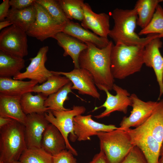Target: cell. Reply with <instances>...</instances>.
<instances>
[{
	"mask_svg": "<svg viewBox=\"0 0 163 163\" xmlns=\"http://www.w3.org/2000/svg\"><path fill=\"white\" fill-rule=\"evenodd\" d=\"M87 47L80 54V68L88 71L92 75L96 86L100 90L112 89L114 78L110 68V55L113 45L112 41L105 47L100 48L94 44L85 43Z\"/></svg>",
	"mask_w": 163,
	"mask_h": 163,
	"instance_id": "cell-1",
	"label": "cell"
},
{
	"mask_svg": "<svg viewBox=\"0 0 163 163\" xmlns=\"http://www.w3.org/2000/svg\"><path fill=\"white\" fill-rule=\"evenodd\" d=\"M114 25L110 30L108 36L115 44L121 43L127 46L145 45L159 34H149L145 38H140L135 32L138 16L135 8L123 9L117 8L112 13Z\"/></svg>",
	"mask_w": 163,
	"mask_h": 163,
	"instance_id": "cell-2",
	"label": "cell"
},
{
	"mask_svg": "<svg viewBox=\"0 0 163 163\" xmlns=\"http://www.w3.org/2000/svg\"><path fill=\"white\" fill-rule=\"evenodd\" d=\"M146 44L127 46L117 43L113 45L110 55V68L114 78L124 79L140 71L144 64Z\"/></svg>",
	"mask_w": 163,
	"mask_h": 163,
	"instance_id": "cell-3",
	"label": "cell"
},
{
	"mask_svg": "<svg viewBox=\"0 0 163 163\" xmlns=\"http://www.w3.org/2000/svg\"><path fill=\"white\" fill-rule=\"evenodd\" d=\"M27 149L23 124L13 120L0 128V163L18 161Z\"/></svg>",
	"mask_w": 163,
	"mask_h": 163,
	"instance_id": "cell-4",
	"label": "cell"
},
{
	"mask_svg": "<svg viewBox=\"0 0 163 163\" xmlns=\"http://www.w3.org/2000/svg\"><path fill=\"white\" fill-rule=\"evenodd\" d=\"M107 163H120L135 146L129 134L119 128L97 135Z\"/></svg>",
	"mask_w": 163,
	"mask_h": 163,
	"instance_id": "cell-5",
	"label": "cell"
},
{
	"mask_svg": "<svg viewBox=\"0 0 163 163\" xmlns=\"http://www.w3.org/2000/svg\"><path fill=\"white\" fill-rule=\"evenodd\" d=\"M86 110L84 106L74 105L72 109L67 110H49L44 114L47 121L56 127L64 137L67 149L75 156L78 155L77 152L70 143L68 136L70 135V140L72 142L77 139L73 132V119L75 117L84 114Z\"/></svg>",
	"mask_w": 163,
	"mask_h": 163,
	"instance_id": "cell-6",
	"label": "cell"
},
{
	"mask_svg": "<svg viewBox=\"0 0 163 163\" xmlns=\"http://www.w3.org/2000/svg\"><path fill=\"white\" fill-rule=\"evenodd\" d=\"M36 11V19L26 32L29 36L36 38L43 41L51 37L58 33L62 32L65 25L55 20L41 5L35 2Z\"/></svg>",
	"mask_w": 163,
	"mask_h": 163,
	"instance_id": "cell-7",
	"label": "cell"
},
{
	"mask_svg": "<svg viewBox=\"0 0 163 163\" xmlns=\"http://www.w3.org/2000/svg\"><path fill=\"white\" fill-rule=\"evenodd\" d=\"M27 34L19 27L12 24L0 33V50L23 58L28 54Z\"/></svg>",
	"mask_w": 163,
	"mask_h": 163,
	"instance_id": "cell-8",
	"label": "cell"
},
{
	"mask_svg": "<svg viewBox=\"0 0 163 163\" xmlns=\"http://www.w3.org/2000/svg\"><path fill=\"white\" fill-rule=\"evenodd\" d=\"M124 130L129 135L133 144L142 151L148 163H158L161 145L151 134L140 127Z\"/></svg>",
	"mask_w": 163,
	"mask_h": 163,
	"instance_id": "cell-9",
	"label": "cell"
},
{
	"mask_svg": "<svg viewBox=\"0 0 163 163\" xmlns=\"http://www.w3.org/2000/svg\"><path fill=\"white\" fill-rule=\"evenodd\" d=\"M132 110L129 116L124 117L120 124L119 128L124 130L131 127H138L143 124L151 115L159 102L144 101L135 94H131Z\"/></svg>",
	"mask_w": 163,
	"mask_h": 163,
	"instance_id": "cell-10",
	"label": "cell"
},
{
	"mask_svg": "<svg viewBox=\"0 0 163 163\" xmlns=\"http://www.w3.org/2000/svg\"><path fill=\"white\" fill-rule=\"evenodd\" d=\"M112 89L116 92V95H112L108 90L104 88L102 89V90L106 94V100L101 105L95 107L92 111L102 107H104L105 110L100 114L94 116L96 119L108 117L112 113L116 111L126 114L128 107L131 106L132 102L130 97L131 94L127 90L115 84L113 86Z\"/></svg>",
	"mask_w": 163,
	"mask_h": 163,
	"instance_id": "cell-11",
	"label": "cell"
},
{
	"mask_svg": "<svg viewBox=\"0 0 163 163\" xmlns=\"http://www.w3.org/2000/svg\"><path fill=\"white\" fill-rule=\"evenodd\" d=\"M54 74L64 76L72 83V90H76L79 94H86L100 99V94L96 88L93 78L87 70L83 68H74L69 72L51 71Z\"/></svg>",
	"mask_w": 163,
	"mask_h": 163,
	"instance_id": "cell-12",
	"label": "cell"
},
{
	"mask_svg": "<svg viewBox=\"0 0 163 163\" xmlns=\"http://www.w3.org/2000/svg\"><path fill=\"white\" fill-rule=\"evenodd\" d=\"M48 50L47 46L40 48L35 57L29 59L30 62L26 71L13 77V79L22 80L28 78L41 84L45 82L53 75L52 71L48 70L45 66Z\"/></svg>",
	"mask_w": 163,
	"mask_h": 163,
	"instance_id": "cell-13",
	"label": "cell"
},
{
	"mask_svg": "<svg viewBox=\"0 0 163 163\" xmlns=\"http://www.w3.org/2000/svg\"><path fill=\"white\" fill-rule=\"evenodd\" d=\"M91 115H80L73 119V132L79 141L91 140V137L101 132H110L118 127L114 125H106L97 122L92 118Z\"/></svg>",
	"mask_w": 163,
	"mask_h": 163,
	"instance_id": "cell-14",
	"label": "cell"
},
{
	"mask_svg": "<svg viewBox=\"0 0 163 163\" xmlns=\"http://www.w3.org/2000/svg\"><path fill=\"white\" fill-rule=\"evenodd\" d=\"M49 123L44 114L33 113L27 115L24 125L27 149L41 148L43 136Z\"/></svg>",
	"mask_w": 163,
	"mask_h": 163,
	"instance_id": "cell-15",
	"label": "cell"
},
{
	"mask_svg": "<svg viewBox=\"0 0 163 163\" xmlns=\"http://www.w3.org/2000/svg\"><path fill=\"white\" fill-rule=\"evenodd\" d=\"M162 45L159 37L152 39L145 45L143 56L144 64L152 68L155 73L159 87L158 100L163 94V57L159 50Z\"/></svg>",
	"mask_w": 163,
	"mask_h": 163,
	"instance_id": "cell-16",
	"label": "cell"
},
{
	"mask_svg": "<svg viewBox=\"0 0 163 163\" xmlns=\"http://www.w3.org/2000/svg\"><path fill=\"white\" fill-rule=\"evenodd\" d=\"M82 7L84 16L81 26L85 29L91 30L100 37L107 38L110 30L109 15L104 13L94 12L86 3L84 2Z\"/></svg>",
	"mask_w": 163,
	"mask_h": 163,
	"instance_id": "cell-17",
	"label": "cell"
},
{
	"mask_svg": "<svg viewBox=\"0 0 163 163\" xmlns=\"http://www.w3.org/2000/svg\"><path fill=\"white\" fill-rule=\"evenodd\" d=\"M52 38L56 39L58 45L63 49V56H70L72 59L75 68H80L79 57L81 52L87 47L86 43L63 32L58 33Z\"/></svg>",
	"mask_w": 163,
	"mask_h": 163,
	"instance_id": "cell-18",
	"label": "cell"
},
{
	"mask_svg": "<svg viewBox=\"0 0 163 163\" xmlns=\"http://www.w3.org/2000/svg\"><path fill=\"white\" fill-rule=\"evenodd\" d=\"M41 148L54 156L67 149L65 139L59 130L50 123L43 134Z\"/></svg>",
	"mask_w": 163,
	"mask_h": 163,
	"instance_id": "cell-19",
	"label": "cell"
},
{
	"mask_svg": "<svg viewBox=\"0 0 163 163\" xmlns=\"http://www.w3.org/2000/svg\"><path fill=\"white\" fill-rule=\"evenodd\" d=\"M62 32L85 43H91L101 49L106 47L110 42L107 38L100 37L84 28L78 23L71 21L65 25Z\"/></svg>",
	"mask_w": 163,
	"mask_h": 163,
	"instance_id": "cell-20",
	"label": "cell"
},
{
	"mask_svg": "<svg viewBox=\"0 0 163 163\" xmlns=\"http://www.w3.org/2000/svg\"><path fill=\"white\" fill-rule=\"evenodd\" d=\"M21 97L0 94V117L11 118L24 125L27 115L22 109Z\"/></svg>",
	"mask_w": 163,
	"mask_h": 163,
	"instance_id": "cell-21",
	"label": "cell"
},
{
	"mask_svg": "<svg viewBox=\"0 0 163 163\" xmlns=\"http://www.w3.org/2000/svg\"><path fill=\"white\" fill-rule=\"evenodd\" d=\"M38 82L30 80L24 81L11 78L0 77V94L10 96H21L28 92H32Z\"/></svg>",
	"mask_w": 163,
	"mask_h": 163,
	"instance_id": "cell-22",
	"label": "cell"
},
{
	"mask_svg": "<svg viewBox=\"0 0 163 163\" xmlns=\"http://www.w3.org/2000/svg\"><path fill=\"white\" fill-rule=\"evenodd\" d=\"M149 133L161 145L163 142V99L147 120L139 127Z\"/></svg>",
	"mask_w": 163,
	"mask_h": 163,
	"instance_id": "cell-23",
	"label": "cell"
},
{
	"mask_svg": "<svg viewBox=\"0 0 163 163\" xmlns=\"http://www.w3.org/2000/svg\"><path fill=\"white\" fill-rule=\"evenodd\" d=\"M36 16V11L34 5L21 9L11 8L5 20L26 32L34 22Z\"/></svg>",
	"mask_w": 163,
	"mask_h": 163,
	"instance_id": "cell-24",
	"label": "cell"
},
{
	"mask_svg": "<svg viewBox=\"0 0 163 163\" xmlns=\"http://www.w3.org/2000/svg\"><path fill=\"white\" fill-rule=\"evenodd\" d=\"M23 58L0 50V77L11 78L17 75L25 66Z\"/></svg>",
	"mask_w": 163,
	"mask_h": 163,
	"instance_id": "cell-25",
	"label": "cell"
},
{
	"mask_svg": "<svg viewBox=\"0 0 163 163\" xmlns=\"http://www.w3.org/2000/svg\"><path fill=\"white\" fill-rule=\"evenodd\" d=\"M47 97L41 93L34 95L31 92L25 93L21 96L20 101L23 111L26 115L33 113L44 114L50 110L44 106Z\"/></svg>",
	"mask_w": 163,
	"mask_h": 163,
	"instance_id": "cell-26",
	"label": "cell"
},
{
	"mask_svg": "<svg viewBox=\"0 0 163 163\" xmlns=\"http://www.w3.org/2000/svg\"><path fill=\"white\" fill-rule=\"evenodd\" d=\"M162 0H139L134 8L138 16L137 25L142 29L145 27L151 21L159 3Z\"/></svg>",
	"mask_w": 163,
	"mask_h": 163,
	"instance_id": "cell-27",
	"label": "cell"
},
{
	"mask_svg": "<svg viewBox=\"0 0 163 163\" xmlns=\"http://www.w3.org/2000/svg\"><path fill=\"white\" fill-rule=\"evenodd\" d=\"M70 82L69 79L64 76L53 73L45 82L40 85H37L35 86L32 92L41 93L47 97L57 92Z\"/></svg>",
	"mask_w": 163,
	"mask_h": 163,
	"instance_id": "cell-28",
	"label": "cell"
},
{
	"mask_svg": "<svg viewBox=\"0 0 163 163\" xmlns=\"http://www.w3.org/2000/svg\"><path fill=\"white\" fill-rule=\"evenodd\" d=\"M71 82L61 88L57 92L49 95L44 102V106L49 108L50 110L65 111L70 109L64 106L65 101L69 100V94L72 92Z\"/></svg>",
	"mask_w": 163,
	"mask_h": 163,
	"instance_id": "cell-29",
	"label": "cell"
},
{
	"mask_svg": "<svg viewBox=\"0 0 163 163\" xmlns=\"http://www.w3.org/2000/svg\"><path fill=\"white\" fill-rule=\"evenodd\" d=\"M53 156L42 149H27L19 161L22 163H53Z\"/></svg>",
	"mask_w": 163,
	"mask_h": 163,
	"instance_id": "cell-30",
	"label": "cell"
},
{
	"mask_svg": "<svg viewBox=\"0 0 163 163\" xmlns=\"http://www.w3.org/2000/svg\"><path fill=\"white\" fill-rule=\"evenodd\" d=\"M58 2L67 18L82 21L84 16L83 0H59Z\"/></svg>",
	"mask_w": 163,
	"mask_h": 163,
	"instance_id": "cell-31",
	"label": "cell"
},
{
	"mask_svg": "<svg viewBox=\"0 0 163 163\" xmlns=\"http://www.w3.org/2000/svg\"><path fill=\"white\" fill-rule=\"evenodd\" d=\"M36 2L42 6L55 20L65 25L70 20L66 16L58 0H36Z\"/></svg>",
	"mask_w": 163,
	"mask_h": 163,
	"instance_id": "cell-32",
	"label": "cell"
},
{
	"mask_svg": "<svg viewBox=\"0 0 163 163\" xmlns=\"http://www.w3.org/2000/svg\"><path fill=\"white\" fill-rule=\"evenodd\" d=\"M151 34H158L163 37V8L159 4L149 23L139 33L140 35Z\"/></svg>",
	"mask_w": 163,
	"mask_h": 163,
	"instance_id": "cell-33",
	"label": "cell"
},
{
	"mask_svg": "<svg viewBox=\"0 0 163 163\" xmlns=\"http://www.w3.org/2000/svg\"><path fill=\"white\" fill-rule=\"evenodd\" d=\"M120 163H148L141 150L135 146Z\"/></svg>",
	"mask_w": 163,
	"mask_h": 163,
	"instance_id": "cell-34",
	"label": "cell"
},
{
	"mask_svg": "<svg viewBox=\"0 0 163 163\" xmlns=\"http://www.w3.org/2000/svg\"><path fill=\"white\" fill-rule=\"evenodd\" d=\"M74 155L70 151L65 149L53 156V163H77Z\"/></svg>",
	"mask_w": 163,
	"mask_h": 163,
	"instance_id": "cell-35",
	"label": "cell"
},
{
	"mask_svg": "<svg viewBox=\"0 0 163 163\" xmlns=\"http://www.w3.org/2000/svg\"><path fill=\"white\" fill-rule=\"evenodd\" d=\"M36 0H11L9 4L11 8L21 9L34 5Z\"/></svg>",
	"mask_w": 163,
	"mask_h": 163,
	"instance_id": "cell-36",
	"label": "cell"
},
{
	"mask_svg": "<svg viewBox=\"0 0 163 163\" xmlns=\"http://www.w3.org/2000/svg\"><path fill=\"white\" fill-rule=\"evenodd\" d=\"M9 0H4L0 5V21H4L6 18L9 11L10 5Z\"/></svg>",
	"mask_w": 163,
	"mask_h": 163,
	"instance_id": "cell-37",
	"label": "cell"
},
{
	"mask_svg": "<svg viewBox=\"0 0 163 163\" xmlns=\"http://www.w3.org/2000/svg\"><path fill=\"white\" fill-rule=\"evenodd\" d=\"M88 163H107L105 156L102 150L100 149V151L95 154L92 160Z\"/></svg>",
	"mask_w": 163,
	"mask_h": 163,
	"instance_id": "cell-38",
	"label": "cell"
},
{
	"mask_svg": "<svg viewBox=\"0 0 163 163\" xmlns=\"http://www.w3.org/2000/svg\"><path fill=\"white\" fill-rule=\"evenodd\" d=\"M13 120L11 118L0 117V128L9 124Z\"/></svg>",
	"mask_w": 163,
	"mask_h": 163,
	"instance_id": "cell-39",
	"label": "cell"
},
{
	"mask_svg": "<svg viewBox=\"0 0 163 163\" xmlns=\"http://www.w3.org/2000/svg\"><path fill=\"white\" fill-rule=\"evenodd\" d=\"M13 24L10 21L5 20L0 22V30L11 26Z\"/></svg>",
	"mask_w": 163,
	"mask_h": 163,
	"instance_id": "cell-40",
	"label": "cell"
},
{
	"mask_svg": "<svg viewBox=\"0 0 163 163\" xmlns=\"http://www.w3.org/2000/svg\"><path fill=\"white\" fill-rule=\"evenodd\" d=\"M163 155V142L161 144L160 151V156H161Z\"/></svg>",
	"mask_w": 163,
	"mask_h": 163,
	"instance_id": "cell-41",
	"label": "cell"
},
{
	"mask_svg": "<svg viewBox=\"0 0 163 163\" xmlns=\"http://www.w3.org/2000/svg\"><path fill=\"white\" fill-rule=\"evenodd\" d=\"M161 156V157L159 160L158 163H163V155Z\"/></svg>",
	"mask_w": 163,
	"mask_h": 163,
	"instance_id": "cell-42",
	"label": "cell"
},
{
	"mask_svg": "<svg viewBox=\"0 0 163 163\" xmlns=\"http://www.w3.org/2000/svg\"><path fill=\"white\" fill-rule=\"evenodd\" d=\"M9 163H22L21 162L19 161H14L11 162H10Z\"/></svg>",
	"mask_w": 163,
	"mask_h": 163,
	"instance_id": "cell-43",
	"label": "cell"
}]
</instances>
